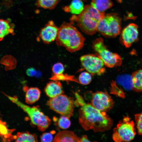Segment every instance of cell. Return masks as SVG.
Listing matches in <instances>:
<instances>
[{
  "label": "cell",
  "instance_id": "obj_9",
  "mask_svg": "<svg viewBox=\"0 0 142 142\" xmlns=\"http://www.w3.org/2000/svg\"><path fill=\"white\" fill-rule=\"evenodd\" d=\"M84 97L92 106L100 111L106 112L111 109L113 105V100L106 92H88L85 94Z\"/></svg>",
  "mask_w": 142,
  "mask_h": 142
},
{
  "label": "cell",
  "instance_id": "obj_16",
  "mask_svg": "<svg viewBox=\"0 0 142 142\" xmlns=\"http://www.w3.org/2000/svg\"><path fill=\"white\" fill-rule=\"evenodd\" d=\"M41 92L37 87H31L27 90L25 95V100L28 104L34 103L39 99Z\"/></svg>",
  "mask_w": 142,
  "mask_h": 142
},
{
  "label": "cell",
  "instance_id": "obj_20",
  "mask_svg": "<svg viewBox=\"0 0 142 142\" xmlns=\"http://www.w3.org/2000/svg\"><path fill=\"white\" fill-rule=\"evenodd\" d=\"M117 83L125 89L129 90L133 87L131 76L128 75H122L118 76L116 79Z\"/></svg>",
  "mask_w": 142,
  "mask_h": 142
},
{
  "label": "cell",
  "instance_id": "obj_30",
  "mask_svg": "<svg viewBox=\"0 0 142 142\" xmlns=\"http://www.w3.org/2000/svg\"><path fill=\"white\" fill-rule=\"evenodd\" d=\"M27 74L29 76H33L36 74V71L35 69L33 68H31L27 69L26 70Z\"/></svg>",
  "mask_w": 142,
  "mask_h": 142
},
{
  "label": "cell",
  "instance_id": "obj_26",
  "mask_svg": "<svg viewBox=\"0 0 142 142\" xmlns=\"http://www.w3.org/2000/svg\"><path fill=\"white\" fill-rule=\"evenodd\" d=\"M58 124L60 128L65 129L69 127L71 124V122L69 118L61 115L58 120Z\"/></svg>",
  "mask_w": 142,
  "mask_h": 142
},
{
  "label": "cell",
  "instance_id": "obj_3",
  "mask_svg": "<svg viewBox=\"0 0 142 142\" xmlns=\"http://www.w3.org/2000/svg\"><path fill=\"white\" fill-rule=\"evenodd\" d=\"M105 13L99 12L91 5L84 6L83 11L78 15L73 16L70 18L84 33L92 35L97 31L98 24L104 17Z\"/></svg>",
  "mask_w": 142,
  "mask_h": 142
},
{
  "label": "cell",
  "instance_id": "obj_13",
  "mask_svg": "<svg viewBox=\"0 0 142 142\" xmlns=\"http://www.w3.org/2000/svg\"><path fill=\"white\" fill-rule=\"evenodd\" d=\"M47 95L50 98L63 94L62 84L59 81L52 80L47 83L44 89Z\"/></svg>",
  "mask_w": 142,
  "mask_h": 142
},
{
  "label": "cell",
  "instance_id": "obj_27",
  "mask_svg": "<svg viewBox=\"0 0 142 142\" xmlns=\"http://www.w3.org/2000/svg\"><path fill=\"white\" fill-rule=\"evenodd\" d=\"M53 74L58 75L63 73L64 71V68L63 64L58 62L54 64L52 68Z\"/></svg>",
  "mask_w": 142,
  "mask_h": 142
},
{
  "label": "cell",
  "instance_id": "obj_8",
  "mask_svg": "<svg viewBox=\"0 0 142 142\" xmlns=\"http://www.w3.org/2000/svg\"><path fill=\"white\" fill-rule=\"evenodd\" d=\"M133 122L126 117L119 122L114 130L113 139L115 141H129L132 140L135 135Z\"/></svg>",
  "mask_w": 142,
  "mask_h": 142
},
{
  "label": "cell",
  "instance_id": "obj_14",
  "mask_svg": "<svg viewBox=\"0 0 142 142\" xmlns=\"http://www.w3.org/2000/svg\"><path fill=\"white\" fill-rule=\"evenodd\" d=\"M53 142H80V138L73 131L65 130L58 132L53 138Z\"/></svg>",
  "mask_w": 142,
  "mask_h": 142
},
{
  "label": "cell",
  "instance_id": "obj_23",
  "mask_svg": "<svg viewBox=\"0 0 142 142\" xmlns=\"http://www.w3.org/2000/svg\"><path fill=\"white\" fill-rule=\"evenodd\" d=\"M59 0H37V5L45 9H52L55 7Z\"/></svg>",
  "mask_w": 142,
  "mask_h": 142
},
{
  "label": "cell",
  "instance_id": "obj_21",
  "mask_svg": "<svg viewBox=\"0 0 142 142\" xmlns=\"http://www.w3.org/2000/svg\"><path fill=\"white\" fill-rule=\"evenodd\" d=\"M17 142H36L38 141L36 135L29 132H18L17 134L15 139Z\"/></svg>",
  "mask_w": 142,
  "mask_h": 142
},
{
  "label": "cell",
  "instance_id": "obj_24",
  "mask_svg": "<svg viewBox=\"0 0 142 142\" xmlns=\"http://www.w3.org/2000/svg\"><path fill=\"white\" fill-rule=\"evenodd\" d=\"M50 79L52 80L59 81H73L79 83V80L75 79L73 76L69 75L66 74H64L63 73L58 75L53 74Z\"/></svg>",
  "mask_w": 142,
  "mask_h": 142
},
{
  "label": "cell",
  "instance_id": "obj_29",
  "mask_svg": "<svg viewBox=\"0 0 142 142\" xmlns=\"http://www.w3.org/2000/svg\"><path fill=\"white\" fill-rule=\"evenodd\" d=\"M40 141L43 142L53 141V137L52 134L50 133H45L40 136Z\"/></svg>",
  "mask_w": 142,
  "mask_h": 142
},
{
  "label": "cell",
  "instance_id": "obj_33",
  "mask_svg": "<svg viewBox=\"0 0 142 142\" xmlns=\"http://www.w3.org/2000/svg\"></svg>",
  "mask_w": 142,
  "mask_h": 142
},
{
  "label": "cell",
  "instance_id": "obj_10",
  "mask_svg": "<svg viewBox=\"0 0 142 142\" xmlns=\"http://www.w3.org/2000/svg\"><path fill=\"white\" fill-rule=\"evenodd\" d=\"M80 60L83 68L91 75H100L105 71L103 61L96 53L83 55Z\"/></svg>",
  "mask_w": 142,
  "mask_h": 142
},
{
  "label": "cell",
  "instance_id": "obj_7",
  "mask_svg": "<svg viewBox=\"0 0 142 142\" xmlns=\"http://www.w3.org/2000/svg\"><path fill=\"white\" fill-rule=\"evenodd\" d=\"M74 102L72 98L62 94L50 98L47 104L51 110L69 118L73 114Z\"/></svg>",
  "mask_w": 142,
  "mask_h": 142
},
{
  "label": "cell",
  "instance_id": "obj_12",
  "mask_svg": "<svg viewBox=\"0 0 142 142\" xmlns=\"http://www.w3.org/2000/svg\"><path fill=\"white\" fill-rule=\"evenodd\" d=\"M58 29L53 21H50L41 29L39 33V37L45 44L51 43L56 40Z\"/></svg>",
  "mask_w": 142,
  "mask_h": 142
},
{
  "label": "cell",
  "instance_id": "obj_1",
  "mask_svg": "<svg viewBox=\"0 0 142 142\" xmlns=\"http://www.w3.org/2000/svg\"><path fill=\"white\" fill-rule=\"evenodd\" d=\"M76 100L74 104L80 106L79 121L85 130H92L94 132H102L108 130L113 124V120L105 111H100L90 103H85L78 94H75Z\"/></svg>",
  "mask_w": 142,
  "mask_h": 142
},
{
  "label": "cell",
  "instance_id": "obj_28",
  "mask_svg": "<svg viewBox=\"0 0 142 142\" xmlns=\"http://www.w3.org/2000/svg\"><path fill=\"white\" fill-rule=\"evenodd\" d=\"M135 119L138 132L142 135V113L136 115Z\"/></svg>",
  "mask_w": 142,
  "mask_h": 142
},
{
  "label": "cell",
  "instance_id": "obj_15",
  "mask_svg": "<svg viewBox=\"0 0 142 142\" xmlns=\"http://www.w3.org/2000/svg\"><path fill=\"white\" fill-rule=\"evenodd\" d=\"M15 129H8L6 123L0 118V136L4 141H10L15 139L16 136L12 135Z\"/></svg>",
  "mask_w": 142,
  "mask_h": 142
},
{
  "label": "cell",
  "instance_id": "obj_32",
  "mask_svg": "<svg viewBox=\"0 0 142 142\" xmlns=\"http://www.w3.org/2000/svg\"><path fill=\"white\" fill-rule=\"evenodd\" d=\"M119 2H121L122 1V0H117Z\"/></svg>",
  "mask_w": 142,
  "mask_h": 142
},
{
  "label": "cell",
  "instance_id": "obj_5",
  "mask_svg": "<svg viewBox=\"0 0 142 142\" xmlns=\"http://www.w3.org/2000/svg\"><path fill=\"white\" fill-rule=\"evenodd\" d=\"M121 18L116 13L105 14L98 24L97 31L106 37H116L121 32Z\"/></svg>",
  "mask_w": 142,
  "mask_h": 142
},
{
  "label": "cell",
  "instance_id": "obj_22",
  "mask_svg": "<svg viewBox=\"0 0 142 142\" xmlns=\"http://www.w3.org/2000/svg\"><path fill=\"white\" fill-rule=\"evenodd\" d=\"M131 77L134 88L137 91H142V70L134 72Z\"/></svg>",
  "mask_w": 142,
  "mask_h": 142
},
{
  "label": "cell",
  "instance_id": "obj_4",
  "mask_svg": "<svg viewBox=\"0 0 142 142\" xmlns=\"http://www.w3.org/2000/svg\"><path fill=\"white\" fill-rule=\"evenodd\" d=\"M10 99L20 107L28 115L31 122L41 131H44L50 125L51 120L37 106L30 107L20 102L16 97H8Z\"/></svg>",
  "mask_w": 142,
  "mask_h": 142
},
{
  "label": "cell",
  "instance_id": "obj_25",
  "mask_svg": "<svg viewBox=\"0 0 142 142\" xmlns=\"http://www.w3.org/2000/svg\"><path fill=\"white\" fill-rule=\"evenodd\" d=\"M91 74L88 72H83L80 74L79 77V83L83 85L89 84L92 80Z\"/></svg>",
  "mask_w": 142,
  "mask_h": 142
},
{
  "label": "cell",
  "instance_id": "obj_17",
  "mask_svg": "<svg viewBox=\"0 0 142 142\" xmlns=\"http://www.w3.org/2000/svg\"><path fill=\"white\" fill-rule=\"evenodd\" d=\"M13 26L9 19H0V40L9 33L13 32Z\"/></svg>",
  "mask_w": 142,
  "mask_h": 142
},
{
  "label": "cell",
  "instance_id": "obj_31",
  "mask_svg": "<svg viewBox=\"0 0 142 142\" xmlns=\"http://www.w3.org/2000/svg\"><path fill=\"white\" fill-rule=\"evenodd\" d=\"M80 138V142H90V141L87 138L86 135L83 136Z\"/></svg>",
  "mask_w": 142,
  "mask_h": 142
},
{
  "label": "cell",
  "instance_id": "obj_18",
  "mask_svg": "<svg viewBox=\"0 0 142 142\" xmlns=\"http://www.w3.org/2000/svg\"><path fill=\"white\" fill-rule=\"evenodd\" d=\"M111 0H92L91 5L99 12L104 13V12L113 6Z\"/></svg>",
  "mask_w": 142,
  "mask_h": 142
},
{
  "label": "cell",
  "instance_id": "obj_11",
  "mask_svg": "<svg viewBox=\"0 0 142 142\" xmlns=\"http://www.w3.org/2000/svg\"><path fill=\"white\" fill-rule=\"evenodd\" d=\"M138 26L134 23H131L125 27L121 33V40L126 48L129 47L138 39Z\"/></svg>",
  "mask_w": 142,
  "mask_h": 142
},
{
  "label": "cell",
  "instance_id": "obj_6",
  "mask_svg": "<svg viewBox=\"0 0 142 142\" xmlns=\"http://www.w3.org/2000/svg\"><path fill=\"white\" fill-rule=\"evenodd\" d=\"M92 48L100 57L106 67L113 68L121 65L122 59L117 53H113L108 49L102 38L96 39L93 42Z\"/></svg>",
  "mask_w": 142,
  "mask_h": 142
},
{
  "label": "cell",
  "instance_id": "obj_19",
  "mask_svg": "<svg viewBox=\"0 0 142 142\" xmlns=\"http://www.w3.org/2000/svg\"><path fill=\"white\" fill-rule=\"evenodd\" d=\"M84 6L82 0H73L70 5L65 7L64 10L75 14H79L83 10Z\"/></svg>",
  "mask_w": 142,
  "mask_h": 142
},
{
  "label": "cell",
  "instance_id": "obj_2",
  "mask_svg": "<svg viewBox=\"0 0 142 142\" xmlns=\"http://www.w3.org/2000/svg\"><path fill=\"white\" fill-rule=\"evenodd\" d=\"M85 40V38L71 24L64 22L59 28L55 40L57 45L64 47L69 52L73 53L83 47Z\"/></svg>",
  "mask_w": 142,
  "mask_h": 142
}]
</instances>
